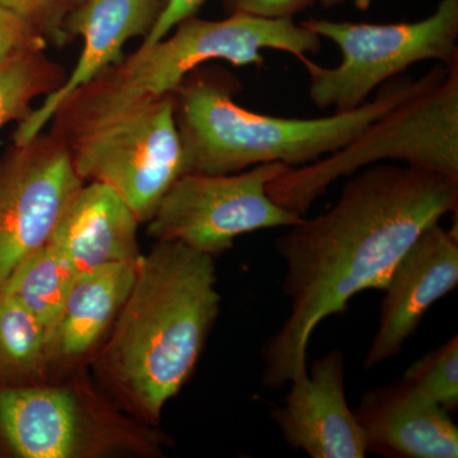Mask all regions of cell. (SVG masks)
<instances>
[{
    "instance_id": "cell-12",
    "label": "cell",
    "mask_w": 458,
    "mask_h": 458,
    "mask_svg": "<svg viewBox=\"0 0 458 458\" xmlns=\"http://www.w3.org/2000/svg\"><path fill=\"white\" fill-rule=\"evenodd\" d=\"M284 405L271 411L286 443L311 458H363L366 433L345 396V360L331 351L291 382Z\"/></svg>"
},
{
    "instance_id": "cell-11",
    "label": "cell",
    "mask_w": 458,
    "mask_h": 458,
    "mask_svg": "<svg viewBox=\"0 0 458 458\" xmlns=\"http://www.w3.org/2000/svg\"><path fill=\"white\" fill-rule=\"evenodd\" d=\"M458 284V241L439 222L428 225L386 280L378 328L364 360L370 369L403 351L434 303Z\"/></svg>"
},
{
    "instance_id": "cell-22",
    "label": "cell",
    "mask_w": 458,
    "mask_h": 458,
    "mask_svg": "<svg viewBox=\"0 0 458 458\" xmlns=\"http://www.w3.org/2000/svg\"><path fill=\"white\" fill-rule=\"evenodd\" d=\"M49 42L25 20L0 7V64L27 51L47 50Z\"/></svg>"
},
{
    "instance_id": "cell-19",
    "label": "cell",
    "mask_w": 458,
    "mask_h": 458,
    "mask_svg": "<svg viewBox=\"0 0 458 458\" xmlns=\"http://www.w3.org/2000/svg\"><path fill=\"white\" fill-rule=\"evenodd\" d=\"M64 68L42 51H27L0 64V131L21 123L32 111V102L49 96L65 82Z\"/></svg>"
},
{
    "instance_id": "cell-2",
    "label": "cell",
    "mask_w": 458,
    "mask_h": 458,
    "mask_svg": "<svg viewBox=\"0 0 458 458\" xmlns=\"http://www.w3.org/2000/svg\"><path fill=\"white\" fill-rule=\"evenodd\" d=\"M221 310L214 258L157 241L102 346L96 372L120 406L157 424L197 369Z\"/></svg>"
},
{
    "instance_id": "cell-17",
    "label": "cell",
    "mask_w": 458,
    "mask_h": 458,
    "mask_svg": "<svg viewBox=\"0 0 458 458\" xmlns=\"http://www.w3.org/2000/svg\"><path fill=\"white\" fill-rule=\"evenodd\" d=\"M77 276L68 258L47 242L18 267L0 294L26 307L49 336Z\"/></svg>"
},
{
    "instance_id": "cell-18",
    "label": "cell",
    "mask_w": 458,
    "mask_h": 458,
    "mask_svg": "<svg viewBox=\"0 0 458 458\" xmlns=\"http://www.w3.org/2000/svg\"><path fill=\"white\" fill-rule=\"evenodd\" d=\"M49 369L47 330L26 307L0 294V385L38 384Z\"/></svg>"
},
{
    "instance_id": "cell-6",
    "label": "cell",
    "mask_w": 458,
    "mask_h": 458,
    "mask_svg": "<svg viewBox=\"0 0 458 458\" xmlns=\"http://www.w3.org/2000/svg\"><path fill=\"white\" fill-rule=\"evenodd\" d=\"M84 381L0 385V437L21 458L155 454L158 438Z\"/></svg>"
},
{
    "instance_id": "cell-7",
    "label": "cell",
    "mask_w": 458,
    "mask_h": 458,
    "mask_svg": "<svg viewBox=\"0 0 458 458\" xmlns=\"http://www.w3.org/2000/svg\"><path fill=\"white\" fill-rule=\"evenodd\" d=\"M302 25L342 53V62L333 68L309 57L301 62L310 75V98L319 110H354L377 87L426 60L447 68L458 64V0H441L433 14L417 22L373 25L312 18Z\"/></svg>"
},
{
    "instance_id": "cell-5",
    "label": "cell",
    "mask_w": 458,
    "mask_h": 458,
    "mask_svg": "<svg viewBox=\"0 0 458 458\" xmlns=\"http://www.w3.org/2000/svg\"><path fill=\"white\" fill-rule=\"evenodd\" d=\"M387 159L458 177V64L370 123L345 147L315 164L289 168L271 181L267 194L303 216L331 183Z\"/></svg>"
},
{
    "instance_id": "cell-13",
    "label": "cell",
    "mask_w": 458,
    "mask_h": 458,
    "mask_svg": "<svg viewBox=\"0 0 458 458\" xmlns=\"http://www.w3.org/2000/svg\"><path fill=\"white\" fill-rule=\"evenodd\" d=\"M165 0H82L68 21L69 38H82L77 65L59 89L45 98L18 123L13 144L33 140L50 123L59 105L72 92L123 59V47L135 38H147L164 12Z\"/></svg>"
},
{
    "instance_id": "cell-10",
    "label": "cell",
    "mask_w": 458,
    "mask_h": 458,
    "mask_svg": "<svg viewBox=\"0 0 458 458\" xmlns=\"http://www.w3.org/2000/svg\"><path fill=\"white\" fill-rule=\"evenodd\" d=\"M84 181L53 132L36 135L0 159V291L49 242Z\"/></svg>"
},
{
    "instance_id": "cell-16",
    "label": "cell",
    "mask_w": 458,
    "mask_h": 458,
    "mask_svg": "<svg viewBox=\"0 0 458 458\" xmlns=\"http://www.w3.org/2000/svg\"><path fill=\"white\" fill-rule=\"evenodd\" d=\"M140 261L117 262L78 274L47 336L50 367L73 364L98 348L131 293Z\"/></svg>"
},
{
    "instance_id": "cell-14",
    "label": "cell",
    "mask_w": 458,
    "mask_h": 458,
    "mask_svg": "<svg viewBox=\"0 0 458 458\" xmlns=\"http://www.w3.org/2000/svg\"><path fill=\"white\" fill-rule=\"evenodd\" d=\"M355 415L369 451L403 458L458 457V428L451 412L403 379L369 391Z\"/></svg>"
},
{
    "instance_id": "cell-20",
    "label": "cell",
    "mask_w": 458,
    "mask_h": 458,
    "mask_svg": "<svg viewBox=\"0 0 458 458\" xmlns=\"http://www.w3.org/2000/svg\"><path fill=\"white\" fill-rule=\"evenodd\" d=\"M403 381L447 411L458 408V339L454 335L409 367Z\"/></svg>"
},
{
    "instance_id": "cell-3",
    "label": "cell",
    "mask_w": 458,
    "mask_h": 458,
    "mask_svg": "<svg viewBox=\"0 0 458 458\" xmlns=\"http://www.w3.org/2000/svg\"><path fill=\"white\" fill-rule=\"evenodd\" d=\"M447 68L382 84L375 98L345 113L288 119L246 110L234 102L241 83L221 66H198L174 92V116L185 150L186 174H227L282 162L301 167L354 140L401 102L438 82Z\"/></svg>"
},
{
    "instance_id": "cell-4",
    "label": "cell",
    "mask_w": 458,
    "mask_h": 458,
    "mask_svg": "<svg viewBox=\"0 0 458 458\" xmlns=\"http://www.w3.org/2000/svg\"><path fill=\"white\" fill-rule=\"evenodd\" d=\"M50 122L81 179L113 189L140 223L152 218L171 186L186 174L174 93L126 89L110 66L72 92Z\"/></svg>"
},
{
    "instance_id": "cell-1",
    "label": "cell",
    "mask_w": 458,
    "mask_h": 458,
    "mask_svg": "<svg viewBox=\"0 0 458 458\" xmlns=\"http://www.w3.org/2000/svg\"><path fill=\"white\" fill-rule=\"evenodd\" d=\"M458 207V177L417 165H373L352 177L327 213L276 238L291 313L265 343L262 385L280 388L307 375L316 327L367 289L384 288L403 252Z\"/></svg>"
},
{
    "instance_id": "cell-23",
    "label": "cell",
    "mask_w": 458,
    "mask_h": 458,
    "mask_svg": "<svg viewBox=\"0 0 458 458\" xmlns=\"http://www.w3.org/2000/svg\"><path fill=\"white\" fill-rule=\"evenodd\" d=\"M316 0H223L228 14L243 13L250 16L293 18L295 14L311 7Z\"/></svg>"
},
{
    "instance_id": "cell-25",
    "label": "cell",
    "mask_w": 458,
    "mask_h": 458,
    "mask_svg": "<svg viewBox=\"0 0 458 458\" xmlns=\"http://www.w3.org/2000/svg\"><path fill=\"white\" fill-rule=\"evenodd\" d=\"M319 4L324 5L325 8H333L336 5L344 4V3H354L355 7L366 11L369 7L372 0H318Z\"/></svg>"
},
{
    "instance_id": "cell-8",
    "label": "cell",
    "mask_w": 458,
    "mask_h": 458,
    "mask_svg": "<svg viewBox=\"0 0 458 458\" xmlns=\"http://www.w3.org/2000/svg\"><path fill=\"white\" fill-rule=\"evenodd\" d=\"M321 38L293 18H262L232 13L225 20L182 21L161 41L140 47L110 69L120 83L152 96L174 93L198 66L225 60L234 66L264 65L261 51L274 49L298 60L321 50Z\"/></svg>"
},
{
    "instance_id": "cell-15",
    "label": "cell",
    "mask_w": 458,
    "mask_h": 458,
    "mask_svg": "<svg viewBox=\"0 0 458 458\" xmlns=\"http://www.w3.org/2000/svg\"><path fill=\"white\" fill-rule=\"evenodd\" d=\"M140 225L113 189L89 182L75 195L49 242L80 274L117 262L140 260Z\"/></svg>"
},
{
    "instance_id": "cell-9",
    "label": "cell",
    "mask_w": 458,
    "mask_h": 458,
    "mask_svg": "<svg viewBox=\"0 0 458 458\" xmlns=\"http://www.w3.org/2000/svg\"><path fill=\"white\" fill-rule=\"evenodd\" d=\"M289 168L271 162L236 174H183L147 222L148 233L157 241H177L216 258L242 234L298 225L303 216L276 204L267 194L271 181Z\"/></svg>"
},
{
    "instance_id": "cell-24",
    "label": "cell",
    "mask_w": 458,
    "mask_h": 458,
    "mask_svg": "<svg viewBox=\"0 0 458 458\" xmlns=\"http://www.w3.org/2000/svg\"><path fill=\"white\" fill-rule=\"evenodd\" d=\"M205 0H165L164 12L141 47H150L165 38L180 22L197 16Z\"/></svg>"
},
{
    "instance_id": "cell-21",
    "label": "cell",
    "mask_w": 458,
    "mask_h": 458,
    "mask_svg": "<svg viewBox=\"0 0 458 458\" xmlns=\"http://www.w3.org/2000/svg\"><path fill=\"white\" fill-rule=\"evenodd\" d=\"M81 3L82 0H0V7L35 27L49 44L63 47L71 42L66 26Z\"/></svg>"
}]
</instances>
